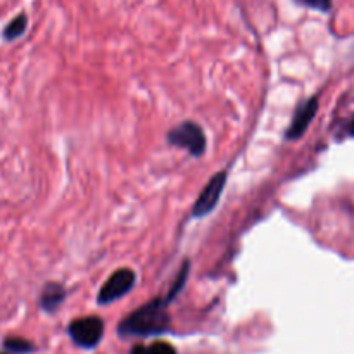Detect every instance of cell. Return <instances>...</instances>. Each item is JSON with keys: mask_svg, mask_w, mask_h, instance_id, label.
Instances as JSON below:
<instances>
[{"mask_svg": "<svg viewBox=\"0 0 354 354\" xmlns=\"http://www.w3.org/2000/svg\"><path fill=\"white\" fill-rule=\"evenodd\" d=\"M26 28H28V16L21 12L6 24V28H3L2 31V37L6 38L7 41H12L16 40V38L23 37Z\"/></svg>", "mask_w": 354, "mask_h": 354, "instance_id": "8", "label": "cell"}, {"mask_svg": "<svg viewBox=\"0 0 354 354\" xmlns=\"http://www.w3.org/2000/svg\"><path fill=\"white\" fill-rule=\"evenodd\" d=\"M351 133L354 135V120H353V123H351Z\"/></svg>", "mask_w": 354, "mask_h": 354, "instance_id": "14", "label": "cell"}, {"mask_svg": "<svg viewBox=\"0 0 354 354\" xmlns=\"http://www.w3.org/2000/svg\"><path fill=\"white\" fill-rule=\"evenodd\" d=\"M69 337L85 349L95 348L104 335V324L100 318L88 317L71 322L68 327Z\"/></svg>", "mask_w": 354, "mask_h": 354, "instance_id": "4", "label": "cell"}, {"mask_svg": "<svg viewBox=\"0 0 354 354\" xmlns=\"http://www.w3.org/2000/svg\"><path fill=\"white\" fill-rule=\"evenodd\" d=\"M168 299H154L144 304L120 324V335L123 337H147L162 334L169 328Z\"/></svg>", "mask_w": 354, "mask_h": 354, "instance_id": "1", "label": "cell"}, {"mask_svg": "<svg viewBox=\"0 0 354 354\" xmlns=\"http://www.w3.org/2000/svg\"><path fill=\"white\" fill-rule=\"evenodd\" d=\"M318 111V99L317 97H311L310 100H306L304 104H301L299 109L296 111L292 118V123H290L289 130H287L286 137L290 138V140H297V138L303 137L306 133L308 127L313 121L315 114Z\"/></svg>", "mask_w": 354, "mask_h": 354, "instance_id": "6", "label": "cell"}, {"mask_svg": "<svg viewBox=\"0 0 354 354\" xmlns=\"http://www.w3.org/2000/svg\"><path fill=\"white\" fill-rule=\"evenodd\" d=\"M149 354H176V351L171 344L159 341V342H154V344L151 346Z\"/></svg>", "mask_w": 354, "mask_h": 354, "instance_id": "12", "label": "cell"}, {"mask_svg": "<svg viewBox=\"0 0 354 354\" xmlns=\"http://www.w3.org/2000/svg\"><path fill=\"white\" fill-rule=\"evenodd\" d=\"M131 354H149V349H145L144 346H135V348L131 349Z\"/></svg>", "mask_w": 354, "mask_h": 354, "instance_id": "13", "label": "cell"}, {"mask_svg": "<svg viewBox=\"0 0 354 354\" xmlns=\"http://www.w3.org/2000/svg\"><path fill=\"white\" fill-rule=\"evenodd\" d=\"M169 144L176 145V147L187 149L192 156H203L206 151V137L199 124L192 123V121H185V123L178 124L173 128L168 133Z\"/></svg>", "mask_w": 354, "mask_h": 354, "instance_id": "2", "label": "cell"}, {"mask_svg": "<svg viewBox=\"0 0 354 354\" xmlns=\"http://www.w3.org/2000/svg\"><path fill=\"white\" fill-rule=\"evenodd\" d=\"M66 297V290L59 283H47L41 290L40 296V308L47 313H54L59 306L62 304Z\"/></svg>", "mask_w": 354, "mask_h": 354, "instance_id": "7", "label": "cell"}, {"mask_svg": "<svg viewBox=\"0 0 354 354\" xmlns=\"http://www.w3.org/2000/svg\"><path fill=\"white\" fill-rule=\"evenodd\" d=\"M3 348L10 353H16V354H26L35 351V346L31 344L30 341L26 339H21V337H9L3 341Z\"/></svg>", "mask_w": 354, "mask_h": 354, "instance_id": "9", "label": "cell"}, {"mask_svg": "<svg viewBox=\"0 0 354 354\" xmlns=\"http://www.w3.org/2000/svg\"><path fill=\"white\" fill-rule=\"evenodd\" d=\"M135 280H137V275H135L133 270L130 268L116 270V272L106 280L102 289L99 290L97 303L109 304V303H114L116 299H120V297L127 296V294L133 289Z\"/></svg>", "mask_w": 354, "mask_h": 354, "instance_id": "3", "label": "cell"}, {"mask_svg": "<svg viewBox=\"0 0 354 354\" xmlns=\"http://www.w3.org/2000/svg\"><path fill=\"white\" fill-rule=\"evenodd\" d=\"M225 185H227V171H220L209 180L204 190L201 192L199 199L196 201V206L192 209L194 218H201L209 214L211 211L216 207L218 201H220L221 194H223Z\"/></svg>", "mask_w": 354, "mask_h": 354, "instance_id": "5", "label": "cell"}, {"mask_svg": "<svg viewBox=\"0 0 354 354\" xmlns=\"http://www.w3.org/2000/svg\"><path fill=\"white\" fill-rule=\"evenodd\" d=\"M297 2L310 9L320 10V12H328L332 9V0H297Z\"/></svg>", "mask_w": 354, "mask_h": 354, "instance_id": "11", "label": "cell"}, {"mask_svg": "<svg viewBox=\"0 0 354 354\" xmlns=\"http://www.w3.org/2000/svg\"><path fill=\"white\" fill-rule=\"evenodd\" d=\"M189 268H190L189 263H183L182 270H180L178 277H176L175 283H173V286H171V290H169V294H168V297H166V299L171 301L173 297L176 296V294H180V290H182V287H183V283H185L187 277H189Z\"/></svg>", "mask_w": 354, "mask_h": 354, "instance_id": "10", "label": "cell"}]
</instances>
